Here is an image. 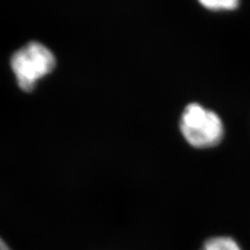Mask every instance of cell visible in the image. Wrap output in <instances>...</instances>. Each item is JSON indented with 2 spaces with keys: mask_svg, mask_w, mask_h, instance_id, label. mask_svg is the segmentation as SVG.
<instances>
[{
  "mask_svg": "<svg viewBox=\"0 0 250 250\" xmlns=\"http://www.w3.org/2000/svg\"><path fill=\"white\" fill-rule=\"evenodd\" d=\"M179 126L187 142L196 148L216 146L221 142L224 135L220 117L197 103L185 107Z\"/></svg>",
  "mask_w": 250,
  "mask_h": 250,
  "instance_id": "6da1fadb",
  "label": "cell"
},
{
  "mask_svg": "<svg viewBox=\"0 0 250 250\" xmlns=\"http://www.w3.org/2000/svg\"><path fill=\"white\" fill-rule=\"evenodd\" d=\"M56 58L49 48L39 42H29L16 51L11 66L19 87L25 92L33 91L42 77L56 67Z\"/></svg>",
  "mask_w": 250,
  "mask_h": 250,
  "instance_id": "7a4b0ae2",
  "label": "cell"
},
{
  "mask_svg": "<svg viewBox=\"0 0 250 250\" xmlns=\"http://www.w3.org/2000/svg\"><path fill=\"white\" fill-rule=\"evenodd\" d=\"M200 250H242V248L232 238L220 236L208 239Z\"/></svg>",
  "mask_w": 250,
  "mask_h": 250,
  "instance_id": "3957f363",
  "label": "cell"
},
{
  "mask_svg": "<svg viewBox=\"0 0 250 250\" xmlns=\"http://www.w3.org/2000/svg\"><path fill=\"white\" fill-rule=\"evenodd\" d=\"M201 4L212 11H231L237 9L238 0H203Z\"/></svg>",
  "mask_w": 250,
  "mask_h": 250,
  "instance_id": "277c9868",
  "label": "cell"
},
{
  "mask_svg": "<svg viewBox=\"0 0 250 250\" xmlns=\"http://www.w3.org/2000/svg\"><path fill=\"white\" fill-rule=\"evenodd\" d=\"M0 250H11V248L6 245V243L1 238H0Z\"/></svg>",
  "mask_w": 250,
  "mask_h": 250,
  "instance_id": "5b68a950",
  "label": "cell"
}]
</instances>
